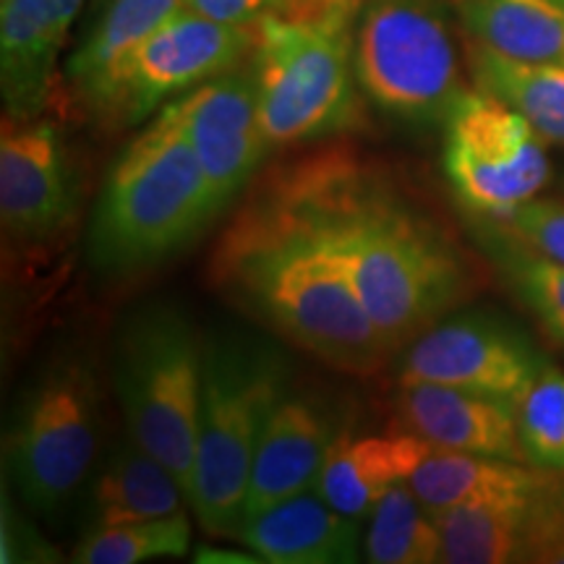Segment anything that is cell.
I'll return each mask as SVG.
<instances>
[{"label": "cell", "instance_id": "1", "mask_svg": "<svg viewBox=\"0 0 564 564\" xmlns=\"http://www.w3.org/2000/svg\"><path fill=\"white\" fill-rule=\"evenodd\" d=\"M262 192L340 267L392 352L474 293L449 232L356 154H308L278 167Z\"/></svg>", "mask_w": 564, "mask_h": 564}, {"label": "cell", "instance_id": "2", "mask_svg": "<svg viewBox=\"0 0 564 564\" xmlns=\"http://www.w3.org/2000/svg\"><path fill=\"white\" fill-rule=\"evenodd\" d=\"M217 291L337 371L371 377L394 356L348 278L262 188L212 251Z\"/></svg>", "mask_w": 564, "mask_h": 564}, {"label": "cell", "instance_id": "3", "mask_svg": "<svg viewBox=\"0 0 564 564\" xmlns=\"http://www.w3.org/2000/svg\"><path fill=\"white\" fill-rule=\"evenodd\" d=\"M366 0H285L253 26L249 66L270 150L364 123L356 26Z\"/></svg>", "mask_w": 564, "mask_h": 564}, {"label": "cell", "instance_id": "4", "mask_svg": "<svg viewBox=\"0 0 564 564\" xmlns=\"http://www.w3.org/2000/svg\"><path fill=\"white\" fill-rule=\"evenodd\" d=\"M220 212L171 105L110 167L87 232V262L102 274L158 267L186 249Z\"/></svg>", "mask_w": 564, "mask_h": 564}, {"label": "cell", "instance_id": "5", "mask_svg": "<svg viewBox=\"0 0 564 564\" xmlns=\"http://www.w3.org/2000/svg\"><path fill=\"white\" fill-rule=\"evenodd\" d=\"M282 350L251 335L204 343L199 440L188 505L207 535H238L267 419L288 392Z\"/></svg>", "mask_w": 564, "mask_h": 564}, {"label": "cell", "instance_id": "6", "mask_svg": "<svg viewBox=\"0 0 564 564\" xmlns=\"http://www.w3.org/2000/svg\"><path fill=\"white\" fill-rule=\"evenodd\" d=\"M204 345L173 303L152 301L121 324L112 348V387L126 429L171 468L192 497L199 440Z\"/></svg>", "mask_w": 564, "mask_h": 564}, {"label": "cell", "instance_id": "7", "mask_svg": "<svg viewBox=\"0 0 564 564\" xmlns=\"http://www.w3.org/2000/svg\"><path fill=\"white\" fill-rule=\"evenodd\" d=\"M102 382L79 350L42 366L6 432L13 491L34 514H53L82 489L102 440Z\"/></svg>", "mask_w": 564, "mask_h": 564}, {"label": "cell", "instance_id": "8", "mask_svg": "<svg viewBox=\"0 0 564 564\" xmlns=\"http://www.w3.org/2000/svg\"><path fill=\"white\" fill-rule=\"evenodd\" d=\"M356 79L366 100L394 121H447L468 89L442 6L366 0L356 26Z\"/></svg>", "mask_w": 564, "mask_h": 564}, {"label": "cell", "instance_id": "9", "mask_svg": "<svg viewBox=\"0 0 564 564\" xmlns=\"http://www.w3.org/2000/svg\"><path fill=\"white\" fill-rule=\"evenodd\" d=\"M442 167L457 199L484 220H502L552 178L546 141L510 105L465 91L444 121Z\"/></svg>", "mask_w": 564, "mask_h": 564}, {"label": "cell", "instance_id": "10", "mask_svg": "<svg viewBox=\"0 0 564 564\" xmlns=\"http://www.w3.org/2000/svg\"><path fill=\"white\" fill-rule=\"evenodd\" d=\"M251 47L253 26L223 24L186 6L154 30L126 63L105 123H144L175 97L238 68Z\"/></svg>", "mask_w": 564, "mask_h": 564}, {"label": "cell", "instance_id": "11", "mask_svg": "<svg viewBox=\"0 0 564 564\" xmlns=\"http://www.w3.org/2000/svg\"><path fill=\"white\" fill-rule=\"evenodd\" d=\"M544 366L525 335L484 314L444 316L403 348L398 384L432 382L514 405Z\"/></svg>", "mask_w": 564, "mask_h": 564}, {"label": "cell", "instance_id": "12", "mask_svg": "<svg viewBox=\"0 0 564 564\" xmlns=\"http://www.w3.org/2000/svg\"><path fill=\"white\" fill-rule=\"evenodd\" d=\"M79 204L74 158L58 126L42 116L3 118L0 133V220L13 241H51Z\"/></svg>", "mask_w": 564, "mask_h": 564}, {"label": "cell", "instance_id": "13", "mask_svg": "<svg viewBox=\"0 0 564 564\" xmlns=\"http://www.w3.org/2000/svg\"><path fill=\"white\" fill-rule=\"evenodd\" d=\"M167 105L202 162L217 212H223L249 186L270 152L251 66L225 70Z\"/></svg>", "mask_w": 564, "mask_h": 564}, {"label": "cell", "instance_id": "14", "mask_svg": "<svg viewBox=\"0 0 564 564\" xmlns=\"http://www.w3.org/2000/svg\"><path fill=\"white\" fill-rule=\"evenodd\" d=\"M337 434L340 429L324 400L291 390L282 394L253 455L243 520L314 489Z\"/></svg>", "mask_w": 564, "mask_h": 564}, {"label": "cell", "instance_id": "15", "mask_svg": "<svg viewBox=\"0 0 564 564\" xmlns=\"http://www.w3.org/2000/svg\"><path fill=\"white\" fill-rule=\"evenodd\" d=\"M394 411L405 432L434 447L528 463L514 408L505 400L460 387L411 382L398 384Z\"/></svg>", "mask_w": 564, "mask_h": 564}, {"label": "cell", "instance_id": "16", "mask_svg": "<svg viewBox=\"0 0 564 564\" xmlns=\"http://www.w3.org/2000/svg\"><path fill=\"white\" fill-rule=\"evenodd\" d=\"M564 510V478L533 499L463 505L436 512L444 564L539 562Z\"/></svg>", "mask_w": 564, "mask_h": 564}, {"label": "cell", "instance_id": "17", "mask_svg": "<svg viewBox=\"0 0 564 564\" xmlns=\"http://www.w3.org/2000/svg\"><path fill=\"white\" fill-rule=\"evenodd\" d=\"M84 0H3L0 84L6 116H42L53 95L55 63Z\"/></svg>", "mask_w": 564, "mask_h": 564}, {"label": "cell", "instance_id": "18", "mask_svg": "<svg viewBox=\"0 0 564 564\" xmlns=\"http://www.w3.org/2000/svg\"><path fill=\"white\" fill-rule=\"evenodd\" d=\"M238 539L272 564H350L364 554L361 520L329 505L316 486L246 518Z\"/></svg>", "mask_w": 564, "mask_h": 564}, {"label": "cell", "instance_id": "19", "mask_svg": "<svg viewBox=\"0 0 564 564\" xmlns=\"http://www.w3.org/2000/svg\"><path fill=\"white\" fill-rule=\"evenodd\" d=\"M564 474L505 457L457 453L426 442L421 460L408 476L415 497L434 514L463 505L514 502L552 489Z\"/></svg>", "mask_w": 564, "mask_h": 564}, {"label": "cell", "instance_id": "20", "mask_svg": "<svg viewBox=\"0 0 564 564\" xmlns=\"http://www.w3.org/2000/svg\"><path fill=\"white\" fill-rule=\"evenodd\" d=\"M181 9L186 0H112L66 66L70 91L91 116L108 121L126 63Z\"/></svg>", "mask_w": 564, "mask_h": 564}, {"label": "cell", "instance_id": "21", "mask_svg": "<svg viewBox=\"0 0 564 564\" xmlns=\"http://www.w3.org/2000/svg\"><path fill=\"white\" fill-rule=\"evenodd\" d=\"M423 449L426 442L405 429L390 434H352L340 429L316 489L343 514L364 520L392 486L408 481Z\"/></svg>", "mask_w": 564, "mask_h": 564}, {"label": "cell", "instance_id": "22", "mask_svg": "<svg viewBox=\"0 0 564 564\" xmlns=\"http://www.w3.org/2000/svg\"><path fill=\"white\" fill-rule=\"evenodd\" d=\"M188 494L152 453L129 434L105 457L89 484V523L108 528L167 518L183 510Z\"/></svg>", "mask_w": 564, "mask_h": 564}, {"label": "cell", "instance_id": "23", "mask_svg": "<svg viewBox=\"0 0 564 564\" xmlns=\"http://www.w3.org/2000/svg\"><path fill=\"white\" fill-rule=\"evenodd\" d=\"M470 45L514 61L564 66V6L560 0H457Z\"/></svg>", "mask_w": 564, "mask_h": 564}, {"label": "cell", "instance_id": "24", "mask_svg": "<svg viewBox=\"0 0 564 564\" xmlns=\"http://www.w3.org/2000/svg\"><path fill=\"white\" fill-rule=\"evenodd\" d=\"M476 87L518 110L539 137L564 144V66L528 63L470 45Z\"/></svg>", "mask_w": 564, "mask_h": 564}, {"label": "cell", "instance_id": "25", "mask_svg": "<svg viewBox=\"0 0 564 564\" xmlns=\"http://www.w3.org/2000/svg\"><path fill=\"white\" fill-rule=\"evenodd\" d=\"M364 556L371 564H436L442 560L434 512L400 481L371 507L364 528Z\"/></svg>", "mask_w": 564, "mask_h": 564}, {"label": "cell", "instance_id": "26", "mask_svg": "<svg viewBox=\"0 0 564 564\" xmlns=\"http://www.w3.org/2000/svg\"><path fill=\"white\" fill-rule=\"evenodd\" d=\"M484 241L518 299L554 340L564 343V267L528 249L494 220H489Z\"/></svg>", "mask_w": 564, "mask_h": 564}, {"label": "cell", "instance_id": "27", "mask_svg": "<svg viewBox=\"0 0 564 564\" xmlns=\"http://www.w3.org/2000/svg\"><path fill=\"white\" fill-rule=\"evenodd\" d=\"M192 546V520L186 512L139 523L91 528L74 549L79 564H141L183 556Z\"/></svg>", "mask_w": 564, "mask_h": 564}, {"label": "cell", "instance_id": "28", "mask_svg": "<svg viewBox=\"0 0 564 564\" xmlns=\"http://www.w3.org/2000/svg\"><path fill=\"white\" fill-rule=\"evenodd\" d=\"M512 408L525 460L564 474V369L544 361Z\"/></svg>", "mask_w": 564, "mask_h": 564}, {"label": "cell", "instance_id": "29", "mask_svg": "<svg viewBox=\"0 0 564 564\" xmlns=\"http://www.w3.org/2000/svg\"><path fill=\"white\" fill-rule=\"evenodd\" d=\"M541 257L564 267V202L531 199L512 215L494 220Z\"/></svg>", "mask_w": 564, "mask_h": 564}, {"label": "cell", "instance_id": "30", "mask_svg": "<svg viewBox=\"0 0 564 564\" xmlns=\"http://www.w3.org/2000/svg\"><path fill=\"white\" fill-rule=\"evenodd\" d=\"M285 0H186V6L202 17L223 24L251 26L267 13L278 11Z\"/></svg>", "mask_w": 564, "mask_h": 564}, {"label": "cell", "instance_id": "31", "mask_svg": "<svg viewBox=\"0 0 564 564\" xmlns=\"http://www.w3.org/2000/svg\"><path fill=\"white\" fill-rule=\"evenodd\" d=\"M560 3H562V6H564V0H560Z\"/></svg>", "mask_w": 564, "mask_h": 564}]
</instances>
